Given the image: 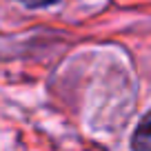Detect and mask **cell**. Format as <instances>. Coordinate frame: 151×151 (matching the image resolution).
I'll list each match as a JSON object with an SVG mask.
<instances>
[{
    "label": "cell",
    "instance_id": "1",
    "mask_svg": "<svg viewBox=\"0 0 151 151\" xmlns=\"http://www.w3.org/2000/svg\"><path fill=\"white\" fill-rule=\"evenodd\" d=\"M131 151H151V111L142 116L131 136Z\"/></svg>",
    "mask_w": 151,
    "mask_h": 151
},
{
    "label": "cell",
    "instance_id": "2",
    "mask_svg": "<svg viewBox=\"0 0 151 151\" xmlns=\"http://www.w3.org/2000/svg\"><path fill=\"white\" fill-rule=\"evenodd\" d=\"M20 5L29 7V9H45V7H51V5H58L60 0H16Z\"/></svg>",
    "mask_w": 151,
    "mask_h": 151
}]
</instances>
